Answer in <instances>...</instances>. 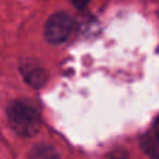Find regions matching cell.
<instances>
[{
  "label": "cell",
  "instance_id": "6da1fadb",
  "mask_svg": "<svg viewBox=\"0 0 159 159\" xmlns=\"http://www.w3.org/2000/svg\"><path fill=\"white\" fill-rule=\"evenodd\" d=\"M8 120L13 130L18 135L31 137L36 134L41 127L39 113L32 105L17 101L8 106Z\"/></svg>",
  "mask_w": 159,
  "mask_h": 159
},
{
  "label": "cell",
  "instance_id": "7a4b0ae2",
  "mask_svg": "<svg viewBox=\"0 0 159 159\" xmlns=\"http://www.w3.org/2000/svg\"><path fill=\"white\" fill-rule=\"evenodd\" d=\"M74 27V21L66 13H56L48 20L45 27V36L52 43L64 42L70 36Z\"/></svg>",
  "mask_w": 159,
  "mask_h": 159
},
{
  "label": "cell",
  "instance_id": "3957f363",
  "mask_svg": "<svg viewBox=\"0 0 159 159\" xmlns=\"http://www.w3.org/2000/svg\"><path fill=\"white\" fill-rule=\"evenodd\" d=\"M30 159H59V155L50 145H36L30 152Z\"/></svg>",
  "mask_w": 159,
  "mask_h": 159
},
{
  "label": "cell",
  "instance_id": "277c9868",
  "mask_svg": "<svg viewBox=\"0 0 159 159\" xmlns=\"http://www.w3.org/2000/svg\"><path fill=\"white\" fill-rule=\"evenodd\" d=\"M143 148L154 158H159V138L157 134H147L143 140Z\"/></svg>",
  "mask_w": 159,
  "mask_h": 159
},
{
  "label": "cell",
  "instance_id": "5b68a950",
  "mask_svg": "<svg viewBox=\"0 0 159 159\" xmlns=\"http://www.w3.org/2000/svg\"><path fill=\"white\" fill-rule=\"evenodd\" d=\"M25 77L31 82L32 85L38 87V85H42L45 81H46V74L43 73L42 69H38V67H30V69H24Z\"/></svg>",
  "mask_w": 159,
  "mask_h": 159
},
{
  "label": "cell",
  "instance_id": "8992f818",
  "mask_svg": "<svg viewBox=\"0 0 159 159\" xmlns=\"http://www.w3.org/2000/svg\"><path fill=\"white\" fill-rule=\"evenodd\" d=\"M71 2H73V4H74L77 8H84L85 6L88 4V2H89V0H71Z\"/></svg>",
  "mask_w": 159,
  "mask_h": 159
},
{
  "label": "cell",
  "instance_id": "52a82bcc",
  "mask_svg": "<svg viewBox=\"0 0 159 159\" xmlns=\"http://www.w3.org/2000/svg\"><path fill=\"white\" fill-rule=\"evenodd\" d=\"M155 134H157L159 138V117L157 119V121H155Z\"/></svg>",
  "mask_w": 159,
  "mask_h": 159
}]
</instances>
